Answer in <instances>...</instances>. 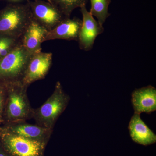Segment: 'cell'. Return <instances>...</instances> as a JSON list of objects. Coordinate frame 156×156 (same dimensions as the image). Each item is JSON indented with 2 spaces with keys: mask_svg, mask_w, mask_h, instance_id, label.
Segmentation results:
<instances>
[{
  "mask_svg": "<svg viewBox=\"0 0 156 156\" xmlns=\"http://www.w3.org/2000/svg\"><path fill=\"white\" fill-rule=\"evenodd\" d=\"M46 1H47V2H49V3L52 4V3H51V0H46Z\"/></svg>",
  "mask_w": 156,
  "mask_h": 156,
  "instance_id": "cell-20",
  "label": "cell"
},
{
  "mask_svg": "<svg viewBox=\"0 0 156 156\" xmlns=\"http://www.w3.org/2000/svg\"><path fill=\"white\" fill-rule=\"evenodd\" d=\"M48 32L32 19L20 38L21 44L30 55L41 52V44Z\"/></svg>",
  "mask_w": 156,
  "mask_h": 156,
  "instance_id": "cell-10",
  "label": "cell"
},
{
  "mask_svg": "<svg viewBox=\"0 0 156 156\" xmlns=\"http://www.w3.org/2000/svg\"><path fill=\"white\" fill-rule=\"evenodd\" d=\"M80 11L83 20L78 42L80 49L87 52L93 48L95 39L103 33L104 29L87 11L86 6L81 7Z\"/></svg>",
  "mask_w": 156,
  "mask_h": 156,
  "instance_id": "cell-8",
  "label": "cell"
},
{
  "mask_svg": "<svg viewBox=\"0 0 156 156\" xmlns=\"http://www.w3.org/2000/svg\"><path fill=\"white\" fill-rule=\"evenodd\" d=\"M31 20L27 2L9 4L0 10V35L20 38Z\"/></svg>",
  "mask_w": 156,
  "mask_h": 156,
  "instance_id": "cell-3",
  "label": "cell"
},
{
  "mask_svg": "<svg viewBox=\"0 0 156 156\" xmlns=\"http://www.w3.org/2000/svg\"><path fill=\"white\" fill-rule=\"evenodd\" d=\"M90 14L96 17L98 22L103 26L110 14L108 12V7L111 0H90Z\"/></svg>",
  "mask_w": 156,
  "mask_h": 156,
  "instance_id": "cell-14",
  "label": "cell"
},
{
  "mask_svg": "<svg viewBox=\"0 0 156 156\" xmlns=\"http://www.w3.org/2000/svg\"><path fill=\"white\" fill-rule=\"evenodd\" d=\"M5 83L7 94L3 124L32 119L34 108L31 106L27 96L28 87L21 81Z\"/></svg>",
  "mask_w": 156,
  "mask_h": 156,
  "instance_id": "cell-1",
  "label": "cell"
},
{
  "mask_svg": "<svg viewBox=\"0 0 156 156\" xmlns=\"http://www.w3.org/2000/svg\"><path fill=\"white\" fill-rule=\"evenodd\" d=\"M0 1H1V0H0Z\"/></svg>",
  "mask_w": 156,
  "mask_h": 156,
  "instance_id": "cell-22",
  "label": "cell"
},
{
  "mask_svg": "<svg viewBox=\"0 0 156 156\" xmlns=\"http://www.w3.org/2000/svg\"><path fill=\"white\" fill-rule=\"evenodd\" d=\"M7 89L5 83L0 82V124L4 123V113Z\"/></svg>",
  "mask_w": 156,
  "mask_h": 156,
  "instance_id": "cell-17",
  "label": "cell"
},
{
  "mask_svg": "<svg viewBox=\"0 0 156 156\" xmlns=\"http://www.w3.org/2000/svg\"><path fill=\"white\" fill-rule=\"evenodd\" d=\"M51 2L65 17H70L75 9L86 6L87 0H51Z\"/></svg>",
  "mask_w": 156,
  "mask_h": 156,
  "instance_id": "cell-15",
  "label": "cell"
},
{
  "mask_svg": "<svg viewBox=\"0 0 156 156\" xmlns=\"http://www.w3.org/2000/svg\"><path fill=\"white\" fill-rule=\"evenodd\" d=\"M31 19L49 31L66 17L53 4L42 0H27Z\"/></svg>",
  "mask_w": 156,
  "mask_h": 156,
  "instance_id": "cell-6",
  "label": "cell"
},
{
  "mask_svg": "<svg viewBox=\"0 0 156 156\" xmlns=\"http://www.w3.org/2000/svg\"><path fill=\"white\" fill-rule=\"evenodd\" d=\"M9 3V4H20L21 2H23L24 0H5Z\"/></svg>",
  "mask_w": 156,
  "mask_h": 156,
  "instance_id": "cell-19",
  "label": "cell"
},
{
  "mask_svg": "<svg viewBox=\"0 0 156 156\" xmlns=\"http://www.w3.org/2000/svg\"><path fill=\"white\" fill-rule=\"evenodd\" d=\"M0 156H11L3 149L1 144L0 145Z\"/></svg>",
  "mask_w": 156,
  "mask_h": 156,
  "instance_id": "cell-18",
  "label": "cell"
},
{
  "mask_svg": "<svg viewBox=\"0 0 156 156\" xmlns=\"http://www.w3.org/2000/svg\"><path fill=\"white\" fill-rule=\"evenodd\" d=\"M0 145H1V143H0Z\"/></svg>",
  "mask_w": 156,
  "mask_h": 156,
  "instance_id": "cell-21",
  "label": "cell"
},
{
  "mask_svg": "<svg viewBox=\"0 0 156 156\" xmlns=\"http://www.w3.org/2000/svg\"><path fill=\"white\" fill-rule=\"evenodd\" d=\"M82 24V20L77 17H66L48 32L44 42L57 39L78 41Z\"/></svg>",
  "mask_w": 156,
  "mask_h": 156,
  "instance_id": "cell-11",
  "label": "cell"
},
{
  "mask_svg": "<svg viewBox=\"0 0 156 156\" xmlns=\"http://www.w3.org/2000/svg\"><path fill=\"white\" fill-rule=\"evenodd\" d=\"M70 98L58 81L52 95L40 107L34 109L32 119L37 125L53 129L58 118L67 108Z\"/></svg>",
  "mask_w": 156,
  "mask_h": 156,
  "instance_id": "cell-2",
  "label": "cell"
},
{
  "mask_svg": "<svg viewBox=\"0 0 156 156\" xmlns=\"http://www.w3.org/2000/svg\"><path fill=\"white\" fill-rule=\"evenodd\" d=\"M20 44V38L0 35V59L8 55Z\"/></svg>",
  "mask_w": 156,
  "mask_h": 156,
  "instance_id": "cell-16",
  "label": "cell"
},
{
  "mask_svg": "<svg viewBox=\"0 0 156 156\" xmlns=\"http://www.w3.org/2000/svg\"><path fill=\"white\" fill-rule=\"evenodd\" d=\"M53 61L51 53L41 52L32 55L27 66L21 82L27 87L34 82L44 79Z\"/></svg>",
  "mask_w": 156,
  "mask_h": 156,
  "instance_id": "cell-7",
  "label": "cell"
},
{
  "mask_svg": "<svg viewBox=\"0 0 156 156\" xmlns=\"http://www.w3.org/2000/svg\"><path fill=\"white\" fill-rule=\"evenodd\" d=\"M32 55L21 44L5 57L0 59V82L21 81Z\"/></svg>",
  "mask_w": 156,
  "mask_h": 156,
  "instance_id": "cell-5",
  "label": "cell"
},
{
  "mask_svg": "<svg viewBox=\"0 0 156 156\" xmlns=\"http://www.w3.org/2000/svg\"><path fill=\"white\" fill-rule=\"evenodd\" d=\"M128 129L132 140L144 146L156 142V135L141 119L140 115L134 113L131 117Z\"/></svg>",
  "mask_w": 156,
  "mask_h": 156,
  "instance_id": "cell-13",
  "label": "cell"
},
{
  "mask_svg": "<svg viewBox=\"0 0 156 156\" xmlns=\"http://www.w3.org/2000/svg\"><path fill=\"white\" fill-rule=\"evenodd\" d=\"M0 143L11 156H44L47 145L12 134L1 126Z\"/></svg>",
  "mask_w": 156,
  "mask_h": 156,
  "instance_id": "cell-4",
  "label": "cell"
},
{
  "mask_svg": "<svg viewBox=\"0 0 156 156\" xmlns=\"http://www.w3.org/2000/svg\"><path fill=\"white\" fill-rule=\"evenodd\" d=\"M131 102L135 114H150L155 111L156 88L150 85L135 89L131 95Z\"/></svg>",
  "mask_w": 156,
  "mask_h": 156,
  "instance_id": "cell-12",
  "label": "cell"
},
{
  "mask_svg": "<svg viewBox=\"0 0 156 156\" xmlns=\"http://www.w3.org/2000/svg\"><path fill=\"white\" fill-rule=\"evenodd\" d=\"M2 126L12 134L46 144L53 132V129L44 128L37 124H29L26 121L7 123Z\"/></svg>",
  "mask_w": 156,
  "mask_h": 156,
  "instance_id": "cell-9",
  "label": "cell"
}]
</instances>
